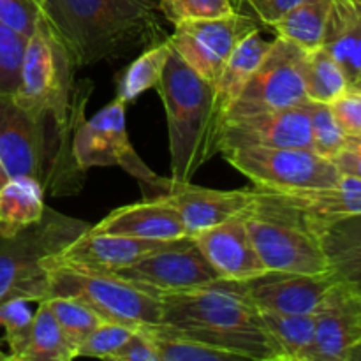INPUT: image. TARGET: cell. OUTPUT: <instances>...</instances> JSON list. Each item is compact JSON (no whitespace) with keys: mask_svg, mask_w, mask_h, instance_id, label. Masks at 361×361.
Masks as SVG:
<instances>
[{"mask_svg":"<svg viewBox=\"0 0 361 361\" xmlns=\"http://www.w3.org/2000/svg\"><path fill=\"white\" fill-rule=\"evenodd\" d=\"M41 9L78 69L122 59L162 34L154 0H42Z\"/></svg>","mask_w":361,"mask_h":361,"instance_id":"obj_1","label":"cell"},{"mask_svg":"<svg viewBox=\"0 0 361 361\" xmlns=\"http://www.w3.org/2000/svg\"><path fill=\"white\" fill-rule=\"evenodd\" d=\"M161 298L162 323L242 360L279 361L259 309L226 281L208 288L166 293Z\"/></svg>","mask_w":361,"mask_h":361,"instance_id":"obj_2","label":"cell"},{"mask_svg":"<svg viewBox=\"0 0 361 361\" xmlns=\"http://www.w3.org/2000/svg\"><path fill=\"white\" fill-rule=\"evenodd\" d=\"M155 90L168 122L171 178L192 182L196 173L219 154L224 116L214 85L190 69L173 49Z\"/></svg>","mask_w":361,"mask_h":361,"instance_id":"obj_3","label":"cell"},{"mask_svg":"<svg viewBox=\"0 0 361 361\" xmlns=\"http://www.w3.org/2000/svg\"><path fill=\"white\" fill-rule=\"evenodd\" d=\"M73 134L51 120L35 118L0 94V164L9 176L35 178L46 194H76L83 185V169L73 154Z\"/></svg>","mask_w":361,"mask_h":361,"instance_id":"obj_4","label":"cell"},{"mask_svg":"<svg viewBox=\"0 0 361 361\" xmlns=\"http://www.w3.org/2000/svg\"><path fill=\"white\" fill-rule=\"evenodd\" d=\"M76 62L60 35L41 13L28 35L20 85L13 99L35 118H48L67 134H76L83 122L88 92L76 85Z\"/></svg>","mask_w":361,"mask_h":361,"instance_id":"obj_5","label":"cell"},{"mask_svg":"<svg viewBox=\"0 0 361 361\" xmlns=\"http://www.w3.org/2000/svg\"><path fill=\"white\" fill-rule=\"evenodd\" d=\"M88 229L87 221L46 207L35 226L13 238L0 236V302L27 298L39 303L46 300L49 263Z\"/></svg>","mask_w":361,"mask_h":361,"instance_id":"obj_6","label":"cell"},{"mask_svg":"<svg viewBox=\"0 0 361 361\" xmlns=\"http://www.w3.org/2000/svg\"><path fill=\"white\" fill-rule=\"evenodd\" d=\"M243 214L247 231L268 271L330 274V263L317 233L300 212L256 196Z\"/></svg>","mask_w":361,"mask_h":361,"instance_id":"obj_7","label":"cell"},{"mask_svg":"<svg viewBox=\"0 0 361 361\" xmlns=\"http://www.w3.org/2000/svg\"><path fill=\"white\" fill-rule=\"evenodd\" d=\"M53 296H73L90 305L102 319L133 328L162 323L161 295L116 274L51 263L48 268L46 300Z\"/></svg>","mask_w":361,"mask_h":361,"instance_id":"obj_8","label":"cell"},{"mask_svg":"<svg viewBox=\"0 0 361 361\" xmlns=\"http://www.w3.org/2000/svg\"><path fill=\"white\" fill-rule=\"evenodd\" d=\"M221 155L254 187L263 189H324L342 178L331 159L307 148H236Z\"/></svg>","mask_w":361,"mask_h":361,"instance_id":"obj_9","label":"cell"},{"mask_svg":"<svg viewBox=\"0 0 361 361\" xmlns=\"http://www.w3.org/2000/svg\"><path fill=\"white\" fill-rule=\"evenodd\" d=\"M73 154L83 171L111 166L126 169L145 189L154 192L152 196L162 182V176L152 171L134 150L127 133V104L116 97L80 123L73 140Z\"/></svg>","mask_w":361,"mask_h":361,"instance_id":"obj_10","label":"cell"},{"mask_svg":"<svg viewBox=\"0 0 361 361\" xmlns=\"http://www.w3.org/2000/svg\"><path fill=\"white\" fill-rule=\"evenodd\" d=\"M303 56L305 49L277 35L247 87L228 109L224 122L305 104L309 99L303 85Z\"/></svg>","mask_w":361,"mask_h":361,"instance_id":"obj_11","label":"cell"},{"mask_svg":"<svg viewBox=\"0 0 361 361\" xmlns=\"http://www.w3.org/2000/svg\"><path fill=\"white\" fill-rule=\"evenodd\" d=\"M254 30H259V21L236 11L215 20L178 21L168 39L190 69L215 85L233 49Z\"/></svg>","mask_w":361,"mask_h":361,"instance_id":"obj_12","label":"cell"},{"mask_svg":"<svg viewBox=\"0 0 361 361\" xmlns=\"http://www.w3.org/2000/svg\"><path fill=\"white\" fill-rule=\"evenodd\" d=\"M115 274L161 296L208 288L222 281L192 238L178 240L173 245L147 254Z\"/></svg>","mask_w":361,"mask_h":361,"instance_id":"obj_13","label":"cell"},{"mask_svg":"<svg viewBox=\"0 0 361 361\" xmlns=\"http://www.w3.org/2000/svg\"><path fill=\"white\" fill-rule=\"evenodd\" d=\"M236 148H312L307 102L296 108L226 120L219 134V154Z\"/></svg>","mask_w":361,"mask_h":361,"instance_id":"obj_14","label":"cell"},{"mask_svg":"<svg viewBox=\"0 0 361 361\" xmlns=\"http://www.w3.org/2000/svg\"><path fill=\"white\" fill-rule=\"evenodd\" d=\"M316 331L303 361H345L361 341V296L335 281L314 312Z\"/></svg>","mask_w":361,"mask_h":361,"instance_id":"obj_15","label":"cell"},{"mask_svg":"<svg viewBox=\"0 0 361 361\" xmlns=\"http://www.w3.org/2000/svg\"><path fill=\"white\" fill-rule=\"evenodd\" d=\"M334 282L335 277L331 274L303 275L267 271L249 281H226V284L242 293L259 310L282 314H314Z\"/></svg>","mask_w":361,"mask_h":361,"instance_id":"obj_16","label":"cell"},{"mask_svg":"<svg viewBox=\"0 0 361 361\" xmlns=\"http://www.w3.org/2000/svg\"><path fill=\"white\" fill-rule=\"evenodd\" d=\"M155 196H164L176 208L189 236L233 217H240L252 204L250 187L238 190H219L173 178H162Z\"/></svg>","mask_w":361,"mask_h":361,"instance_id":"obj_17","label":"cell"},{"mask_svg":"<svg viewBox=\"0 0 361 361\" xmlns=\"http://www.w3.org/2000/svg\"><path fill=\"white\" fill-rule=\"evenodd\" d=\"M222 281L242 282L267 274L247 231L243 215L190 236Z\"/></svg>","mask_w":361,"mask_h":361,"instance_id":"obj_18","label":"cell"},{"mask_svg":"<svg viewBox=\"0 0 361 361\" xmlns=\"http://www.w3.org/2000/svg\"><path fill=\"white\" fill-rule=\"evenodd\" d=\"M173 243L175 242H157V240L92 233L88 229L83 235L78 236L69 247H66L55 259H51V263L69 264V267L81 268V270L115 274V271L136 263L147 254L164 249Z\"/></svg>","mask_w":361,"mask_h":361,"instance_id":"obj_19","label":"cell"},{"mask_svg":"<svg viewBox=\"0 0 361 361\" xmlns=\"http://www.w3.org/2000/svg\"><path fill=\"white\" fill-rule=\"evenodd\" d=\"M90 231L157 242L189 238L182 217L164 196L145 197L140 203L116 208L97 224L90 226Z\"/></svg>","mask_w":361,"mask_h":361,"instance_id":"obj_20","label":"cell"},{"mask_svg":"<svg viewBox=\"0 0 361 361\" xmlns=\"http://www.w3.org/2000/svg\"><path fill=\"white\" fill-rule=\"evenodd\" d=\"M252 189L263 200L300 212L312 226L361 215V180L348 175H342L337 185L324 189Z\"/></svg>","mask_w":361,"mask_h":361,"instance_id":"obj_21","label":"cell"},{"mask_svg":"<svg viewBox=\"0 0 361 361\" xmlns=\"http://www.w3.org/2000/svg\"><path fill=\"white\" fill-rule=\"evenodd\" d=\"M323 48L337 60L349 85L361 80V0H334Z\"/></svg>","mask_w":361,"mask_h":361,"instance_id":"obj_22","label":"cell"},{"mask_svg":"<svg viewBox=\"0 0 361 361\" xmlns=\"http://www.w3.org/2000/svg\"><path fill=\"white\" fill-rule=\"evenodd\" d=\"M44 187L30 176H11L0 187V236L13 238L32 228L46 212Z\"/></svg>","mask_w":361,"mask_h":361,"instance_id":"obj_23","label":"cell"},{"mask_svg":"<svg viewBox=\"0 0 361 361\" xmlns=\"http://www.w3.org/2000/svg\"><path fill=\"white\" fill-rule=\"evenodd\" d=\"M270 44L271 41H264L259 30H254L249 35H245L233 49V53L222 67L221 74H219L217 83L214 85L215 99H217L222 116H226L233 102L238 99L243 88L247 87L249 80L270 49Z\"/></svg>","mask_w":361,"mask_h":361,"instance_id":"obj_24","label":"cell"},{"mask_svg":"<svg viewBox=\"0 0 361 361\" xmlns=\"http://www.w3.org/2000/svg\"><path fill=\"white\" fill-rule=\"evenodd\" d=\"M334 0H303L271 25L275 34L305 51L323 46Z\"/></svg>","mask_w":361,"mask_h":361,"instance_id":"obj_25","label":"cell"},{"mask_svg":"<svg viewBox=\"0 0 361 361\" xmlns=\"http://www.w3.org/2000/svg\"><path fill=\"white\" fill-rule=\"evenodd\" d=\"M150 337L157 349L159 361H236L242 360L233 353L196 341L168 323L137 326Z\"/></svg>","mask_w":361,"mask_h":361,"instance_id":"obj_26","label":"cell"},{"mask_svg":"<svg viewBox=\"0 0 361 361\" xmlns=\"http://www.w3.org/2000/svg\"><path fill=\"white\" fill-rule=\"evenodd\" d=\"M264 328L279 353V361H303L314 341V314H282L259 310Z\"/></svg>","mask_w":361,"mask_h":361,"instance_id":"obj_27","label":"cell"},{"mask_svg":"<svg viewBox=\"0 0 361 361\" xmlns=\"http://www.w3.org/2000/svg\"><path fill=\"white\" fill-rule=\"evenodd\" d=\"M74 358L73 348L67 342L55 314L46 300H42L34 312L27 348L20 361H69Z\"/></svg>","mask_w":361,"mask_h":361,"instance_id":"obj_28","label":"cell"},{"mask_svg":"<svg viewBox=\"0 0 361 361\" xmlns=\"http://www.w3.org/2000/svg\"><path fill=\"white\" fill-rule=\"evenodd\" d=\"M171 51L173 46L168 37L150 44V48L145 49L122 73L116 87V99L129 104L141 94L157 87Z\"/></svg>","mask_w":361,"mask_h":361,"instance_id":"obj_29","label":"cell"},{"mask_svg":"<svg viewBox=\"0 0 361 361\" xmlns=\"http://www.w3.org/2000/svg\"><path fill=\"white\" fill-rule=\"evenodd\" d=\"M303 85L307 99L331 104L351 85L337 60L321 46L305 51L303 56Z\"/></svg>","mask_w":361,"mask_h":361,"instance_id":"obj_30","label":"cell"},{"mask_svg":"<svg viewBox=\"0 0 361 361\" xmlns=\"http://www.w3.org/2000/svg\"><path fill=\"white\" fill-rule=\"evenodd\" d=\"M46 303L55 314L67 342L73 348L74 356H76L81 342L92 334V330L99 326L102 321H106L90 305H87L81 300L73 298V296H53V298L46 300Z\"/></svg>","mask_w":361,"mask_h":361,"instance_id":"obj_31","label":"cell"},{"mask_svg":"<svg viewBox=\"0 0 361 361\" xmlns=\"http://www.w3.org/2000/svg\"><path fill=\"white\" fill-rule=\"evenodd\" d=\"M310 116V133H312V148L316 154L334 161L348 147V134L335 118L330 104L316 101H307Z\"/></svg>","mask_w":361,"mask_h":361,"instance_id":"obj_32","label":"cell"},{"mask_svg":"<svg viewBox=\"0 0 361 361\" xmlns=\"http://www.w3.org/2000/svg\"><path fill=\"white\" fill-rule=\"evenodd\" d=\"M30 300L9 298L0 302V328H4V342L9 349L11 360L20 361L27 348L34 312Z\"/></svg>","mask_w":361,"mask_h":361,"instance_id":"obj_33","label":"cell"},{"mask_svg":"<svg viewBox=\"0 0 361 361\" xmlns=\"http://www.w3.org/2000/svg\"><path fill=\"white\" fill-rule=\"evenodd\" d=\"M27 39V35L0 23V94H16Z\"/></svg>","mask_w":361,"mask_h":361,"instance_id":"obj_34","label":"cell"},{"mask_svg":"<svg viewBox=\"0 0 361 361\" xmlns=\"http://www.w3.org/2000/svg\"><path fill=\"white\" fill-rule=\"evenodd\" d=\"M136 328L127 324L113 323V321H102L99 326L92 330V334L81 342L76 351V358H101L111 360V356L129 341L130 335Z\"/></svg>","mask_w":361,"mask_h":361,"instance_id":"obj_35","label":"cell"},{"mask_svg":"<svg viewBox=\"0 0 361 361\" xmlns=\"http://www.w3.org/2000/svg\"><path fill=\"white\" fill-rule=\"evenodd\" d=\"M324 252L330 263V274L335 281L345 286L361 296V243L323 242Z\"/></svg>","mask_w":361,"mask_h":361,"instance_id":"obj_36","label":"cell"},{"mask_svg":"<svg viewBox=\"0 0 361 361\" xmlns=\"http://www.w3.org/2000/svg\"><path fill=\"white\" fill-rule=\"evenodd\" d=\"M159 11L171 23L187 20H215L236 13L233 0H161Z\"/></svg>","mask_w":361,"mask_h":361,"instance_id":"obj_37","label":"cell"},{"mask_svg":"<svg viewBox=\"0 0 361 361\" xmlns=\"http://www.w3.org/2000/svg\"><path fill=\"white\" fill-rule=\"evenodd\" d=\"M41 13L35 0H0V23L27 37L34 32Z\"/></svg>","mask_w":361,"mask_h":361,"instance_id":"obj_38","label":"cell"},{"mask_svg":"<svg viewBox=\"0 0 361 361\" xmlns=\"http://www.w3.org/2000/svg\"><path fill=\"white\" fill-rule=\"evenodd\" d=\"M331 111L348 137L361 136V90L349 87L331 102Z\"/></svg>","mask_w":361,"mask_h":361,"instance_id":"obj_39","label":"cell"},{"mask_svg":"<svg viewBox=\"0 0 361 361\" xmlns=\"http://www.w3.org/2000/svg\"><path fill=\"white\" fill-rule=\"evenodd\" d=\"M310 228L317 233L323 242L361 243V215L338 219V221L326 222V224H310Z\"/></svg>","mask_w":361,"mask_h":361,"instance_id":"obj_40","label":"cell"},{"mask_svg":"<svg viewBox=\"0 0 361 361\" xmlns=\"http://www.w3.org/2000/svg\"><path fill=\"white\" fill-rule=\"evenodd\" d=\"M111 361H159V355L150 337L136 328L129 341L111 356Z\"/></svg>","mask_w":361,"mask_h":361,"instance_id":"obj_41","label":"cell"},{"mask_svg":"<svg viewBox=\"0 0 361 361\" xmlns=\"http://www.w3.org/2000/svg\"><path fill=\"white\" fill-rule=\"evenodd\" d=\"M242 2H245L252 9L254 16L259 23L271 27L303 0H242Z\"/></svg>","mask_w":361,"mask_h":361,"instance_id":"obj_42","label":"cell"},{"mask_svg":"<svg viewBox=\"0 0 361 361\" xmlns=\"http://www.w3.org/2000/svg\"><path fill=\"white\" fill-rule=\"evenodd\" d=\"M334 162L342 175H348L353 176V178L361 180V152L345 148V150H342L341 154L334 159Z\"/></svg>","mask_w":361,"mask_h":361,"instance_id":"obj_43","label":"cell"},{"mask_svg":"<svg viewBox=\"0 0 361 361\" xmlns=\"http://www.w3.org/2000/svg\"><path fill=\"white\" fill-rule=\"evenodd\" d=\"M345 361H361V341L349 349L348 356H345Z\"/></svg>","mask_w":361,"mask_h":361,"instance_id":"obj_44","label":"cell"},{"mask_svg":"<svg viewBox=\"0 0 361 361\" xmlns=\"http://www.w3.org/2000/svg\"><path fill=\"white\" fill-rule=\"evenodd\" d=\"M349 150H356V152H361V136H356V137H349L348 140V147Z\"/></svg>","mask_w":361,"mask_h":361,"instance_id":"obj_45","label":"cell"},{"mask_svg":"<svg viewBox=\"0 0 361 361\" xmlns=\"http://www.w3.org/2000/svg\"><path fill=\"white\" fill-rule=\"evenodd\" d=\"M9 178V176L6 175V171H4V168H2V164H0V187L4 185V183H6V180Z\"/></svg>","mask_w":361,"mask_h":361,"instance_id":"obj_46","label":"cell"},{"mask_svg":"<svg viewBox=\"0 0 361 361\" xmlns=\"http://www.w3.org/2000/svg\"><path fill=\"white\" fill-rule=\"evenodd\" d=\"M351 87H356V88H360V90H361V80L358 81V83H355V85H351Z\"/></svg>","mask_w":361,"mask_h":361,"instance_id":"obj_47","label":"cell"},{"mask_svg":"<svg viewBox=\"0 0 361 361\" xmlns=\"http://www.w3.org/2000/svg\"><path fill=\"white\" fill-rule=\"evenodd\" d=\"M35 2H37V4H39V6H41V4H42V0H35Z\"/></svg>","mask_w":361,"mask_h":361,"instance_id":"obj_48","label":"cell"}]
</instances>
